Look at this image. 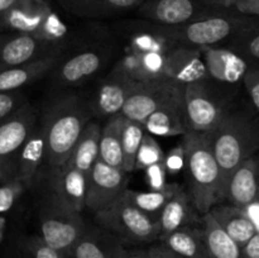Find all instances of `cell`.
Returning a JSON list of instances; mask_svg holds the SVG:
<instances>
[{"label":"cell","instance_id":"cell-18","mask_svg":"<svg viewBox=\"0 0 259 258\" xmlns=\"http://www.w3.org/2000/svg\"><path fill=\"white\" fill-rule=\"evenodd\" d=\"M184 89L185 86L146 119L143 124L148 133L159 137H184L189 132Z\"/></svg>","mask_w":259,"mask_h":258},{"label":"cell","instance_id":"cell-22","mask_svg":"<svg viewBox=\"0 0 259 258\" xmlns=\"http://www.w3.org/2000/svg\"><path fill=\"white\" fill-rule=\"evenodd\" d=\"M52 10L50 0H20L2 20L10 29L35 35Z\"/></svg>","mask_w":259,"mask_h":258},{"label":"cell","instance_id":"cell-41","mask_svg":"<svg viewBox=\"0 0 259 258\" xmlns=\"http://www.w3.org/2000/svg\"><path fill=\"white\" fill-rule=\"evenodd\" d=\"M17 98L9 93H0V119L9 115L17 106Z\"/></svg>","mask_w":259,"mask_h":258},{"label":"cell","instance_id":"cell-1","mask_svg":"<svg viewBox=\"0 0 259 258\" xmlns=\"http://www.w3.org/2000/svg\"><path fill=\"white\" fill-rule=\"evenodd\" d=\"M93 115L91 103L76 94L57 96L48 106L40 125L46 137L45 161L51 169L60 168L67 162Z\"/></svg>","mask_w":259,"mask_h":258},{"label":"cell","instance_id":"cell-21","mask_svg":"<svg viewBox=\"0 0 259 258\" xmlns=\"http://www.w3.org/2000/svg\"><path fill=\"white\" fill-rule=\"evenodd\" d=\"M209 212L222 229L242 248L258 233L257 227L244 207L220 202L212 206Z\"/></svg>","mask_w":259,"mask_h":258},{"label":"cell","instance_id":"cell-36","mask_svg":"<svg viewBox=\"0 0 259 258\" xmlns=\"http://www.w3.org/2000/svg\"><path fill=\"white\" fill-rule=\"evenodd\" d=\"M144 174H146V184L148 185L149 190H163L168 185V182L166 181L168 174L164 166V161L149 166L148 168L144 169Z\"/></svg>","mask_w":259,"mask_h":258},{"label":"cell","instance_id":"cell-19","mask_svg":"<svg viewBox=\"0 0 259 258\" xmlns=\"http://www.w3.org/2000/svg\"><path fill=\"white\" fill-rule=\"evenodd\" d=\"M137 83L138 82L136 81L110 72L96 90L94 101L91 103L93 113L104 118L121 114L124 105L136 89Z\"/></svg>","mask_w":259,"mask_h":258},{"label":"cell","instance_id":"cell-33","mask_svg":"<svg viewBox=\"0 0 259 258\" xmlns=\"http://www.w3.org/2000/svg\"><path fill=\"white\" fill-rule=\"evenodd\" d=\"M247 60L250 67L259 68V28L244 32L228 45Z\"/></svg>","mask_w":259,"mask_h":258},{"label":"cell","instance_id":"cell-43","mask_svg":"<svg viewBox=\"0 0 259 258\" xmlns=\"http://www.w3.org/2000/svg\"><path fill=\"white\" fill-rule=\"evenodd\" d=\"M245 258H259V232L243 247Z\"/></svg>","mask_w":259,"mask_h":258},{"label":"cell","instance_id":"cell-11","mask_svg":"<svg viewBox=\"0 0 259 258\" xmlns=\"http://www.w3.org/2000/svg\"><path fill=\"white\" fill-rule=\"evenodd\" d=\"M108 60V48L103 47H89L65 58L61 57L58 65L52 71L53 82L62 88L80 85L103 70Z\"/></svg>","mask_w":259,"mask_h":258},{"label":"cell","instance_id":"cell-5","mask_svg":"<svg viewBox=\"0 0 259 258\" xmlns=\"http://www.w3.org/2000/svg\"><path fill=\"white\" fill-rule=\"evenodd\" d=\"M98 225L105 228L124 244H147L159 239L156 220L126 201L121 195L110 206L94 214Z\"/></svg>","mask_w":259,"mask_h":258},{"label":"cell","instance_id":"cell-38","mask_svg":"<svg viewBox=\"0 0 259 258\" xmlns=\"http://www.w3.org/2000/svg\"><path fill=\"white\" fill-rule=\"evenodd\" d=\"M228 10L250 17H259V0H219Z\"/></svg>","mask_w":259,"mask_h":258},{"label":"cell","instance_id":"cell-16","mask_svg":"<svg viewBox=\"0 0 259 258\" xmlns=\"http://www.w3.org/2000/svg\"><path fill=\"white\" fill-rule=\"evenodd\" d=\"M157 224L159 229V239L182 227L202 224V215L197 210L186 187L181 185L177 187L174 196L164 205Z\"/></svg>","mask_w":259,"mask_h":258},{"label":"cell","instance_id":"cell-28","mask_svg":"<svg viewBox=\"0 0 259 258\" xmlns=\"http://www.w3.org/2000/svg\"><path fill=\"white\" fill-rule=\"evenodd\" d=\"M202 227L206 239L207 258H245L243 248L222 229L210 212L202 215Z\"/></svg>","mask_w":259,"mask_h":258},{"label":"cell","instance_id":"cell-7","mask_svg":"<svg viewBox=\"0 0 259 258\" xmlns=\"http://www.w3.org/2000/svg\"><path fill=\"white\" fill-rule=\"evenodd\" d=\"M81 212L48 199L39 214V237L62 258H70L73 248L88 229Z\"/></svg>","mask_w":259,"mask_h":258},{"label":"cell","instance_id":"cell-20","mask_svg":"<svg viewBox=\"0 0 259 258\" xmlns=\"http://www.w3.org/2000/svg\"><path fill=\"white\" fill-rule=\"evenodd\" d=\"M131 33L128 37V51L137 53H164L168 55L180 46L169 37L163 25L142 19L131 23Z\"/></svg>","mask_w":259,"mask_h":258},{"label":"cell","instance_id":"cell-34","mask_svg":"<svg viewBox=\"0 0 259 258\" xmlns=\"http://www.w3.org/2000/svg\"><path fill=\"white\" fill-rule=\"evenodd\" d=\"M164 152L162 149L161 144L157 142L154 136L147 132L143 137L141 147L138 149V154H137L136 166H134V171H141V169L148 168L149 166L158 162L164 161Z\"/></svg>","mask_w":259,"mask_h":258},{"label":"cell","instance_id":"cell-3","mask_svg":"<svg viewBox=\"0 0 259 258\" xmlns=\"http://www.w3.org/2000/svg\"><path fill=\"white\" fill-rule=\"evenodd\" d=\"M211 146L222 171L223 195L233 172L259 152V118L247 110H232L210 133Z\"/></svg>","mask_w":259,"mask_h":258},{"label":"cell","instance_id":"cell-40","mask_svg":"<svg viewBox=\"0 0 259 258\" xmlns=\"http://www.w3.org/2000/svg\"><path fill=\"white\" fill-rule=\"evenodd\" d=\"M20 190H22L20 182H14V184H10L9 186L0 189V211H5L12 206Z\"/></svg>","mask_w":259,"mask_h":258},{"label":"cell","instance_id":"cell-32","mask_svg":"<svg viewBox=\"0 0 259 258\" xmlns=\"http://www.w3.org/2000/svg\"><path fill=\"white\" fill-rule=\"evenodd\" d=\"M147 133L143 123L125 118L121 131V147H123V167L125 172H133L136 166L137 154Z\"/></svg>","mask_w":259,"mask_h":258},{"label":"cell","instance_id":"cell-30","mask_svg":"<svg viewBox=\"0 0 259 258\" xmlns=\"http://www.w3.org/2000/svg\"><path fill=\"white\" fill-rule=\"evenodd\" d=\"M46 137L42 125L32 132L29 138L22 147L19 159L20 181L29 186L38 171V167L45 161Z\"/></svg>","mask_w":259,"mask_h":258},{"label":"cell","instance_id":"cell-13","mask_svg":"<svg viewBox=\"0 0 259 258\" xmlns=\"http://www.w3.org/2000/svg\"><path fill=\"white\" fill-rule=\"evenodd\" d=\"M88 175L70 166L52 169L50 197L75 211L86 210Z\"/></svg>","mask_w":259,"mask_h":258},{"label":"cell","instance_id":"cell-37","mask_svg":"<svg viewBox=\"0 0 259 258\" xmlns=\"http://www.w3.org/2000/svg\"><path fill=\"white\" fill-rule=\"evenodd\" d=\"M164 166L167 174L169 175H177L185 169V149L182 142L172 147L168 153L164 156Z\"/></svg>","mask_w":259,"mask_h":258},{"label":"cell","instance_id":"cell-25","mask_svg":"<svg viewBox=\"0 0 259 258\" xmlns=\"http://www.w3.org/2000/svg\"><path fill=\"white\" fill-rule=\"evenodd\" d=\"M159 242L184 258H207L206 239L202 224L180 228L161 238Z\"/></svg>","mask_w":259,"mask_h":258},{"label":"cell","instance_id":"cell-8","mask_svg":"<svg viewBox=\"0 0 259 258\" xmlns=\"http://www.w3.org/2000/svg\"><path fill=\"white\" fill-rule=\"evenodd\" d=\"M224 10L219 0H146L137 12L144 20L176 27Z\"/></svg>","mask_w":259,"mask_h":258},{"label":"cell","instance_id":"cell-44","mask_svg":"<svg viewBox=\"0 0 259 258\" xmlns=\"http://www.w3.org/2000/svg\"><path fill=\"white\" fill-rule=\"evenodd\" d=\"M19 2L20 0H0V19H3V17Z\"/></svg>","mask_w":259,"mask_h":258},{"label":"cell","instance_id":"cell-15","mask_svg":"<svg viewBox=\"0 0 259 258\" xmlns=\"http://www.w3.org/2000/svg\"><path fill=\"white\" fill-rule=\"evenodd\" d=\"M164 77L181 85L209 80L200 48L180 45L172 50L166 58Z\"/></svg>","mask_w":259,"mask_h":258},{"label":"cell","instance_id":"cell-27","mask_svg":"<svg viewBox=\"0 0 259 258\" xmlns=\"http://www.w3.org/2000/svg\"><path fill=\"white\" fill-rule=\"evenodd\" d=\"M35 118L29 108H24L10 120L0 125V156H7L22 148L32 132Z\"/></svg>","mask_w":259,"mask_h":258},{"label":"cell","instance_id":"cell-10","mask_svg":"<svg viewBox=\"0 0 259 258\" xmlns=\"http://www.w3.org/2000/svg\"><path fill=\"white\" fill-rule=\"evenodd\" d=\"M211 82L223 89L243 83L250 65L243 56L228 46H207L200 48Z\"/></svg>","mask_w":259,"mask_h":258},{"label":"cell","instance_id":"cell-39","mask_svg":"<svg viewBox=\"0 0 259 258\" xmlns=\"http://www.w3.org/2000/svg\"><path fill=\"white\" fill-rule=\"evenodd\" d=\"M245 91L252 101L253 106L259 113V68H250L243 81Z\"/></svg>","mask_w":259,"mask_h":258},{"label":"cell","instance_id":"cell-2","mask_svg":"<svg viewBox=\"0 0 259 258\" xmlns=\"http://www.w3.org/2000/svg\"><path fill=\"white\" fill-rule=\"evenodd\" d=\"M187 190L201 215L224 202L220 166L209 133L187 132L182 137Z\"/></svg>","mask_w":259,"mask_h":258},{"label":"cell","instance_id":"cell-42","mask_svg":"<svg viewBox=\"0 0 259 258\" xmlns=\"http://www.w3.org/2000/svg\"><path fill=\"white\" fill-rule=\"evenodd\" d=\"M146 252L151 258H184L182 255L177 254L174 250L167 248L166 245H163L162 243L153 245V247H149Z\"/></svg>","mask_w":259,"mask_h":258},{"label":"cell","instance_id":"cell-14","mask_svg":"<svg viewBox=\"0 0 259 258\" xmlns=\"http://www.w3.org/2000/svg\"><path fill=\"white\" fill-rule=\"evenodd\" d=\"M129 253L116 235L95 223L88 225L70 258H126Z\"/></svg>","mask_w":259,"mask_h":258},{"label":"cell","instance_id":"cell-24","mask_svg":"<svg viewBox=\"0 0 259 258\" xmlns=\"http://www.w3.org/2000/svg\"><path fill=\"white\" fill-rule=\"evenodd\" d=\"M146 0H58L72 14L82 18H105L138 9Z\"/></svg>","mask_w":259,"mask_h":258},{"label":"cell","instance_id":"cell-23","mask_svg":"<svg viewBox=\"0 0 259 258\" xmlns=\"http://www.w3.org/2000/svg\"><path fill=\"white\" fill-rule=\"evenodd\" d=\"M60 56H52V57L42 58V60L32 61V62L24 63V65L9 67L0 72V93H9V91L17 90L23 88L32 81L43 77L47 73L52 72L56 66L60 62Z\"/></svg>","mask_w":259,"mask_h":258},{"label":"cell","instance_id":"cell-35","mask_svg":"<svg viewBox=\"0 0 259 258\" xmlns=\"http://www.w3.org/2000/svg\"><path fill=\"white\" fill-rule=\"evenodd\" d=\"M25 258H62L57 250L47 244L40 237H33L24 244Z\"/></svg>","mask_w":259,"mask_h":258},{"label":"cell","instance_id":"cell-45","mask_svg":"<svg viewBox=\"0 0 259 258\" xmlns=\"http://www.w3.org/2000/svg\"><path fill=\"white\" fill-rule=\"evenodd\" d=\"M126 258H151L148 254H147V252L144 250V252H136V253H129V255Z\"/></svg>","mask_w":259,"mask_h":258},{"label":"cell","instance_id":"cell-4","mask_svg":"<svg viewBox=\"0 0 259 258\" xmlns=\"http://www.w3.org/2000/svg\"><path fill=\"white\" fill-rule=\"evenodd\" d=\"M169 37L189 47L228 46L238 35L259 28V17L240 14L233 10L215 13L191 23L176 27L163 25Z\"/></svg>","mask_w":259,"mask_h":258},{"label":"cell","instance_id":"cell-17","mask_svg":"<svg viewBox=\"0 0 259 258\" xmlns=\"http://www.w3.org/2000/svg\"><path fill=\"white\" fill-rule=\"evenodd\" d=\"M259 201V152L243 162L230 176L224 202L247 207Z\"/></svg>","mask_w":259,"mask_h":258},{"label":"cell","instance_id":"cell-6","mask_svg":"<svg viewBox=\"0 0 259 258\" xmlns=\"http://www.w3.org/2000/svg\"><path fill=\"white\" fill-rule=\"evenodd\" d=\"M210 80L185 85L184 103L189 132L211 133L229 113L228 98Z\"/></svg>","mask_w":259,"mask_h":258},{"label":"cell","instance_id":"cell-9","mask_svg":"<svg viewBox=\"0 0 259 258\" xmlns=\"http://www.w3.org/2000/svg\"><path fill=\"white\" fill-rule=\"evenodd\" d=\"M128 189V172L98 159L88 175L85 207L91 214L110 206Z\"/></svg>","mask_w":259,"mask_h":258},{"label":"cell","instance_id":"cell-29","mask_svg":"<svg viewBox=\"0 0 259 258\" xmlns=\"http://www.w3.org/2000/svg\"><path fill=\"white\" fill-rule=\"evenodd\" d=\"M125 116L116 114L106 120L101 128L100 144H99V159L113 167L124 169L123 147H121V131Z\"/></svg>","mask_w":259,"mask_h":258},{"label":"cell","instance_id":"cell-12","mask_svg":"<svg viewBox=\"0 0 259 258\" xmlns=\"http://www.w3.org/2000/svg\"><path fill=\"white\" fill-rule=\"evenodd\" d=\"M184 86L169 78L138 82L126 100L121 114L132 120L144 123L152 113L179 93Z\"/></svg>","mask_w":259,"mask_h":258},{"label":"cell","instance_id":"cell-31","mask_svg":"<svg viewBox=\"0 0 259 258\" xmlns=\"http://www.w3.org/2000/svg\"><path fill=\"white\" fill-rule=\"evenodd\" d=\"M179 186V184H168L163 190H148V191L126 189L123 197L157 222L164 205L174 196Z\"/></svg>","mask_w":259,"mask_h":258},{"label":"cell","instance_id":"cell-26","mask_svg":"<svg viewBox=\"0 0 259 258\" xmlns=\"http://www.w3.org/2000/svg\"><path fill=\"white\" fill-rule=\"evenodd\" d=\"M101 126L96 121H90L83 129L80 139L73 147L67 162L63 166H70L89 175L99 159Z\"/></svg>","mask_w":259,"mask_h":258}]
</instances>
